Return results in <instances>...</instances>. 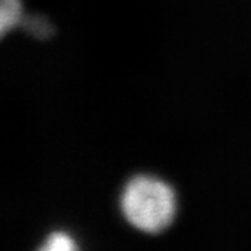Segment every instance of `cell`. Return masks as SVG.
I'll return each instance as SVG.
<instances>
[{"label": "cell", "instance_id": "1", "mask_svg": "<svg viewBox=\"0 0 251 251\" xmlns=\"http://www.w3.org/2000/svg\"><path fill=\"white\" fill-rule=\"evenodd\" d=\"M119 206L126 222L148 234L166 230L177 215V194L171 184L152 175H135L126 181Z\"/></svg>", "mask_w": 251, "mask_h": 251}, {"label": "cell", "instance_id": "2", "mask_svg": "<svg viewBox=\"0 0 251 251\" xmlns=\"http://www.w3.org/2000/svg\"><path fill=\"white\" fill-rule=\"evenodd\" d=\"M25 18L23 0H0V32L6 35L7 32L21 27Z\"/></svg>", "mask_w": 251, "mask_h": 251}, {"label": "cell", "instance_id": "3", "mask_svg": "<svg viewBox=\"0 0 251 251\" xmlns=\"http://www.w3.org/2000/svg\"><path fill=\"white\" fill-rule=\"evenodd\" d=\"M21 27L36 39H48L54 34L53 24L45 16H41V14L25 16Z\"/></svg>", "mask_w": 251, "mask_h": 251}, {"label": "cell", "instance_id": "4", "mask_svg": "<svg viewBox=\"0 0 251 251\" xmlns=\"http://www.w3.org/2000/svg\"><path fill=\"white\" fill-rule=\"evenodd\" d=\"M77 249L75 239L66 230H53L46 236L45 242L39 247L42 251H73Z\"/></svg>", "mask_w": 251, "mask_h": 251}]
</instances>
